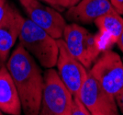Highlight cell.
<instances>
[{
  "mask_svg": "<svg viewBox=\"0 0 123 115\" xmlns=\"http://www.w3.org/2000/svg\"><path fill=\"white\" fill-rule=\"evenodd\" d=\"M6 66L19 94L22 110L27 115L40 114L44 78L34 57L18 43Z\"/></svg>",
  "mask_w": 123,
  "mask_h": 115,
  "instance_id": "6da1fadb",
  "label": "cell"
},
{
  "mask_svg": "<svg viewBox=\"0 0 123 115\" xmlns=\"http://www.w3.org/2000/svg\"><path fill=\"white\" fill-rule=\"evenodd\" d=\"M18 40L41 66L52 68L56 65L59 54L57 40L29 18L23 19Z\"/></svg>",
  "mask_w": 123,
  "mask_h": 115,
  "instance_id": "7a4b0ae2",
  "label": "cell"
},
{
  "mask_svg": "<svg viewBox=\"0 0 123 115\" xmlns=\"http://www.w3.org/2000/svg\"><path fill=\"white\" fill-rule=\"evenodd\" d=\"M43 78L40 114L71 115L74 96L62 82L58 72L53 67L48 68Z\"/></svg>",
  "mask_w": 123,
  "mask_h": 115,
  "instance_id": "3957f363",
  "label": "cell"
},
{
  "mask_svg": "<svg viewBox=\"0 0 123 115\" xmlns=\"http://www.w3.org/2000/svg\"><path fill=\"white\" fill-rule=\"evenodd\" d=\"M62 40L69 52L87 69H90L102 52L96 35L91 34L89 31L78 25V23L66 25Z\"/></svg>",
  "mask_w": 123,
  "mask_h": 115,
  "instance_id": "277c9868",
  "label": "cell"
},
{
  "mask_svg": "<svg viewBox=\"0 0 123 115\" xmlns=\"http://www.w3.org/2000/svg\"><path fill=\"white\" fill-rule=\"evenodd\" d=\"M89 73L113 96L123 89V60L110 49L102 52L90 67Z\"/></svg>",
  "mask_w": 123,
  "mask_h": 115,
  "instance_id": "5b68a950",
  "label": "cell"
},
{
  "mask_svg": "<svg viewBox=\"0 0 123 115\" xmlns=\"http://www.w3.org/2000/svg\"><path fill=\"white\" fill-rule=\"evenodd\" d=\"M77 95L91 115L119 114L115 96L103 89L89 71Z\"/></svg>",
  "mask_w": 123,
  "mask_h": 115,
  "instance_id": "8992f818",
  "label": "cell"
},
{
  "mask_svg": "<svg viewBox=\"0 0 123 115\" xmlns=\"http://www.w3.org/2000/svg\"><path fill=\"white\" fill-rule=\"evenodd\" d=\"M57 44L59 48L56 63L57 72L69 91L73 96H75L88 76L87 68L69 52L62 39H58Z\"/></svg>",
  "mask_w": 123,
  "mask_h": 115,
  "instance_id": "52a82bcc",
  "label": "cell"
},
{
  "mask_svg": "<svg viewBox=\"0 0 123 115\" xmlns=\"http://www.w3.org/2000/svg\"><path fill=\"white\" fill-rule=\"evenodd\" d=\"M24 8L29 19L48 32L51 37L56 40L62 38L67 24L65 19L56 8L43 5L40 0H33Z\"/></svg>",
  "mask_w": 123,
  "mask_h": 115,
  "instance_id": "ba28073f",
  "label": "cell"
},
{
  "mask_svg": "<svg viewBox=\"0 0 123 115\" xmlns=\"http://www.w3.org/2000/svg\"><path fill=\"white\" fill-rule=\"evenodd\" d=\"M113 11L116 10L110 0H81L75 6L68 8L66 17L74 23L90 24Z\"/></svg>",
  "mask_w": 123,
  "mask_h": 115,
  "instance_id": "9c48e42d",
  "label": "cell"
},
{
  "mask_svg": "<svg viewBox=\"0 0 123 115\" xmlns=\"http://www.w3.org/2000/svg\"><path fill=\"white\" fill-rule=\"evenodd\" d=\"M24 18L13 6L9 7L0 21V58L6 62L9 52L18 39Z\"/></svg>",
  "mask_w": 123,
  "mask_h": 115,
  "instance_id": "30bf717a",
  "label": "cell"
},
{
  "mask_svg": "<svg viewBox=\"0 0 123 115\" xmlns=\"http://www.w3.org/2000/svg\"><path fill=\"white\" fill-rule=\"evenodd\" d=\"M98 30L96 39L101 51L109 50L114 43H117L123 30V18L117 11L100 17L95 20Z\"/></svg>",
  "mask_w": 123,
  "mask_h": 115,
  "instance_id": "8fae6325",
  "label": "cell"
},
{
  "mask_svg": "<svg viewBox=\"0 0 123 115\" xmlns=\"http://www.w3.org/2000/svg\"><path fill=\"white\" fill-rule=\"evenodd\" d=\"M0 110L9 115H20L22 111L19 94L6 65L0 68Z\"/></svg>",
  "mask_w": 123,
  "mask_h": 115,
  "instance_id": "7c38bea8",
  "label": "cell"
},
{
  "mask_svg": "<svg viewBox=\"0 0 123 115\" xmlns=\"http://www.w3.org/2000/svg\"><path fill=\"white\" fill-rule=\"evenodd\" d=\"M71 115H90L89 110H87L86 105L83 103L78 95L73 97V105Z\"/></svg>",
  "mask_w": 123,
  "mask_h": 115,
  "instance_id": "4fadbf2b",
  "label": "cell"
},
{
  "mask_svg": "<svg viewBox=\"0 0 123 115\" xmlns=\"http://www.w3.org/2000/svg\"><path fill=\"white\" fill-rule=\"evenodd\" d=\"M51 6L56 8L57 10L62 8H70L74 6H75L81 0H50Z\"/></svg>",
  "mask_w": 123,
  "mask_h": 115,
  "instance_id": "5bb4252c",
  "label": "cell"
},
{
  "mask_svg": "<svg viewBox=\"0 0 123 115\" xmlns=\"http://www.w3.org/2000/svg\"><path fill=\"white\" fill-rule=\"evenodd\" d=\"M9 7V4L6 0H0V21L5 17L6 11Z\"/></svg>",
  "mask_w": 123,
  "mask_h": 115,
  "instance_id": "9a60e30c",
  "label": "cell"
},
{
  "mask_svg": "<svg viewBox=\"0 0 123 115\" xmlns=\"http://www.w3.org/2000/svg\"><path fill=\"white\" fill-rule=\"evenodd\" d=\"M114 9L118 12V14L123 15V0H110Z\"/></svg>",
  "mask_w": 123,
  "mask_h": 115,
  "instance_id": "2e32d148",
  "label": "cell"
},
{
  "mask_svg": "<svg viewBox=\"0 0 123 115\" xmlns=\"http://www.w3.org/2000/svg\"><path fill=\"white\" fill-rule=\"evenodd\" d=\"M115 99L118 105V110H120V112L123 114V89L115 95Z\"/></svg>",
  "mask_w": 123,
  "mask_h": 115,
  "instance_id": "e0dca14e",
  "label": "cell"
},
{
  "mask_svg": "<svg viewBox=\"0 0 123 115\" xmlns=\"http://www.w3.org/2000/svg\"><path fill=\"white\" fill-rule=\"evenodd\" d=\"M117 44H118V48L120 49V51L123 52V30H122L121 34H120V36L118 38V42H117Z\"/></svg>",
  "mask_w": 123,
  "mask_h": 115,
  "instance_id": "ac0fdd59",
  "label": "cell"
},
{
  "mask_svg": "<svg viewBox=\"0 0 123 115\" xmlns=\"http://www.w3.org/2000/svg\"><path fill=\"white\" fill-rule=\"evenodd\" d=\"M18 1L20 2V4L23 6L24 7H26L27 6L30 5V4H31V3L32 2V1H33V0H18Z\"/></svg>",
  "mask_w": 123,
  "mask_h": 115,
  "instance_id": "d6986e66",
  "label": "cell"
},
{
  "mask_svg": "<svg viewBox=\"0 0 123 115\" xmlns=\"http://www.w3.org/2000/svg\"><path fill=\"white\" fill-rule=\"evenodd\" d=\"M5 63H6V62H4V61H3V60L0 58V68L3 67V66L5 65Z\"/></svg>",
  "mask_w": 123,
  "mask_h": 115,
  "instance_id": "ffe728a7",
  "label": "cell"
},
{
  "mask_svg": "<svg viewBox=\"0 0 123 115\" xmlns=\"http://www.w3.org/2000/svg\"><path fill=\"white\" fill-rule=\"evenodd\" d=\"M41 1H43V2H45V3H47V4H49V5L51 6V1L50 0H41Z\"/></svg>",
  "mask_w": 123,
  "mask_h": 115,
  "instance_id": "44dd1931",
  "label": "cell"
},
{
  "mask_svg": "<svg viewBox=\"0 0 123 115\" xmlns=\"http://www.w3.org/2000/svg\"><path fill=\"white\" fill-rule=\"evenodd\" d=\"M2 114H3V112H2V110H0V115H2Z\"/></svg>",
  "mask_w": 123,
  "mask_h": 115,
  "instance_id": "7402d4cb",
  "label": "cell"
}]
</instances>
